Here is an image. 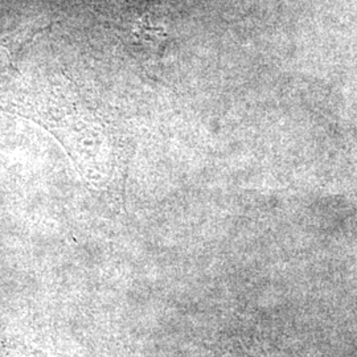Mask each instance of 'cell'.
<instances>
[{
  "instance_id": "2",
  "label": "cell",
  "mask_w": 357,
  "mask_h": 357,
  "mask_svg": "<svg viewBox=\"0 0 357 357\" xmlns=\"http://www.w3.org/2000/svg\"><path fill=\"white\" fill-rule=\"evenodd\" d=\"M48 26H29L16 29L11 33L0 36V78L7 76L16 68V63L26 45L44 31L51 29Z\"/></svg>"
},
{
  "instance_id": "1",
  "label": "cell",
  "mask_w": 357,
  "mask_h": 357,
  "mask_svg": "<svg viewBox=\"0 0 357 357\" xmlns=\"http://www.w3.org/2000/svg\"><path fill=\"white\" fill-rule=\"evenodd\" d=\"M0 107L48 130L86 176L107 167L102 125L69 78H45L13 90L0 97Z\"/></svg>"
}]
</instances>
